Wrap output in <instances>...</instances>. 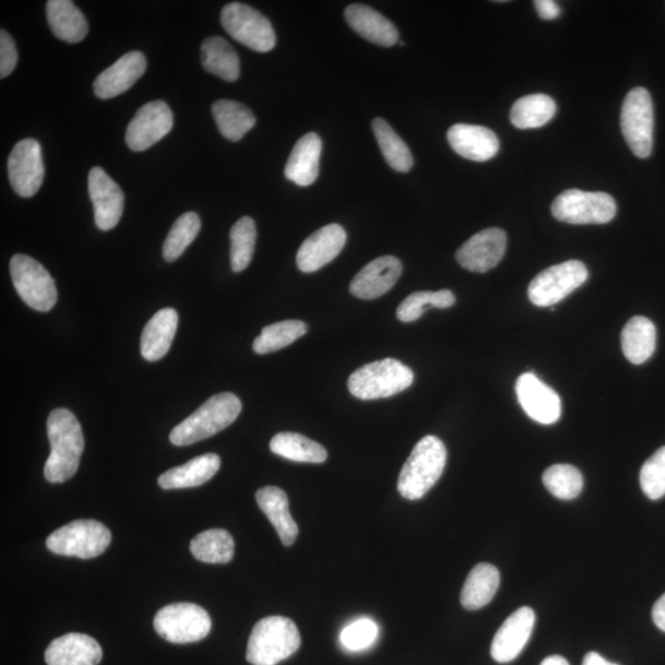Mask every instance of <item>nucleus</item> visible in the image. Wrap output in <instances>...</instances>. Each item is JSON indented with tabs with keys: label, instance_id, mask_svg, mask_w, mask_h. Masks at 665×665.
Masks as SVG:
<instances>
[{
	"label": "nucleus",
	"instance_id": "nucleus-44",
	"mask_svg": "<svg viewBox=\"0 0 665 665\" xmlns=\"http://www.w3.org/2000/svg\"><path fill=\"white\" fill-rule=\"evenodd\" d=\"M640 484L645 497L658 500L665 496V447L658 449L644 462Z\"/></svg>",
	"mask_w": 665,
	"mask_h": 665
},
{
	"label": "nucleus",
	"instance_id": "nucleus-34",
	"mask_svg": "<svg viewBox=\"0 0 665 665\" xmlns=\"http://www.w3.org/2000/svg\"><path fill=\"white\" fill-rule=\"evenodd\" d=\"M190 551L201 562L228 563L233 561L235 556V539L227 530H206V532L192 538Z\"/></svg>",
	"mask_w": 665,
	"mask_h": 665
},
{
	"label": "nucleus",
	"instance_id": "nucleus-20",
	"mask_svg": "<svg viewBox=\"0 0 665 665\" xmlns=\"http://www.w3.org/2000/svg\"><path fill=\"white\" fill-rule=\"evenodd\" d=\"M401 275L402 263L396 257L375 259L353 278L351 293L361 300H375L389 293Z\"/></svg>",
	"mask_w": 665,
	"mask_h": 665
},
{
	"label": "nucleus",
	"instance_id": "nucleus-11",
	"mask_svg": "<svg viewBox=\"0 0 665 665\" xmlns=\"http://www.w3.org/2000/svg\"><path fill=\"white\" fill-rule=\"evenodd\" d=\"M590 273L580 260L554 265L534 277L529 285V298L535 306L551 307L581 287Z\"/></svg>",
	"mask_w": 665,
	"mask_h": 665
},
{
	"label": "nucleus",
	"instance_id": "nucleus-15",
	"mask_svg": "<svg viewBox=\"0 0 665 665\" xmlns=\"http://www.w3.org/2000/svg\"><path fill=\"white\" fill-rule=\"evenodd\" d=\"M520 406L533 420L549 426L562 416L560 396L533 372L520 376L515 385Z\"/></svg>",
	"mask_w": 665,
	"mask_h": 665
},
{
	"label": "nucleus",
	"instance_id": "nucleus-30",
	"mask_svg": "<svg viewBox=\"0 0 665 665\" xmlns=\"http://www.w3.org/2000/svg\"><path fill=\"white\" fill-rule=\"evenodd\" d=\"M500 584L498 568L479 563L467 577L461 592V604L466 610H478L494 601Z\"/></svg>",
	"mask_w": 665,
	"mask_h": 665
},
{
	"label": "nucleus",
	"instance_id": "nucleus-29",
	"mask_svg": "<svg viewBox=\"0 0 665 665\" xmlns=\"http://www.w3.org/2000/svg\"><path fill=\"white\" fill-rule=\"evenodd\" d=\"M221 459L216 454H206L192 459L186 465L171 468L158 478L163 489L192 488L205 485L217 474Z\"/></svg>",
	"mask_w": 665,
	"mask_h": 665
},
{
	"label": "nucleus",
	"instance_id": "nucleus-42",
	"mask_svg": "<svg viewBox=\"0 0 665 665\" xmlns=\"http://www.w3.org/2000/svg\"><path fill=\"white\" fill-rule=\"evenodd\" d=\"M455 302L456 297L450 290L413 293L399 306L397 318L403 323H411L419 320L424 312L427 311V306L450 308Z\"/></svg>",
	"mask_w": 665,
	"mask_h": 665
},
{
	"label": "nucleus",
	"instance_id": "nucleus-43",
	"mask_svg": "<svg viewBox=\"0 0 665 665\" xmlns=\"http://www.w3.org/2000/svg\"><path fill=\"white\" fill-rule=\"evenodd\" d=\"M380 634L379 625L372 619L361 618L351 622L341 633V644L349 652H361L372 648Z\"/></svg>",
	"mask_w": 665,
	"mask_h": 665
},
{
	"label": "nucleus",
	"instance_id": "nucleus-18",
	"mask_svg": "<svg viewBox=\"0 0 665 665\" xmlns=\"http://www.w3.org/2000/svg\"><path fill=\"white\" fill-rule=\"evenodd\" d=\"M90 197L93 202L95 225L102 230L118 226L122 212L124 195L121 188L100 167L90 171Z\"/></svg>",
	"mask_w": 665,
	"mask_h": 665
},
{
	"label": "nucleus",
	"instance_id": "nucleus-31",
	"mask_svg": "<svg viewBox=\"0 0 665 665\" xmlns=\"http://www.w3.org/2000/svg\"><path fill=\"white\" fill-rule=\"evenodd\" d=\"M657 344V330L649 318H631L621 334L622 352L630 363L641 365L648 361Z\"/></svg>",
	"mask_w": 665,
	"mask_h": 665
},
{
	"label": "nucleus",
	"instance_id": "nucleus-16",
	"mask_svg": "<svg viewBox=\"0 0 665 665\" xmlns=\"http://www.w3.org/2000/svg\"><path fill=\"white\" fill-rule=\"evenodd\" d=\"M503 229L488 228L472 236L456 253L458 263L474 273H487L503 259L507 250Z\"/></svg>",
	"mask_w": 665,
	"mask_h": 665
},
{
	"label": "nucleus",
	"instance_id": "nucleus-45",
	"mask_svg": "<svg viewBox=\"0 0 665 665\" xmlns=\"http://www.w3.org/2000/svg\"><path fill=\"white\" fill-rule=\"evenodd\" d=\"M17 51L11 35L4 28L0 31V79H7L15 70Z\"/></svg>",
	"mask_w": 665,
	"mask_h": 665
},
{
	"label": "nucleus",
	"instance_id": "nucleus-17",
	"mask_svg": "<svg viewBox=\"0 0 665 665\" xmlns=\"http://www.w3.org/2000/svg\"><path fill=\"white\" fill-rule=\"evenodd\" d=\"M536 616L532 607H520L500 626L490 645L491 658L510 663L523 652L532 638Z\"/></svg>",
	"mask_w": 665,
	"mask_h": 665
},
{
	"label": "nucleus",
	"instance_id": "nucleus-19",
	"mask_svg": "<svg viewBox=\"0 0 665 665\" xmlns=\"http://www.w3.org/2000/svg\"><path fill=\"white\" fill-rule=\"evenodd\" d=\"M346 244L341 225L332 224L318 229L298 249L296 262L302 273H314L339 257Z\"/></svg>",
	"mask_w": 665,
	"mask_h": 665
},
{
	"label": "nucleus",
	"instance_id": "nucleus-37",
	"mask_svg": "<svg viewBox=\"0 0 665 665\" xmlns=\"http://www.w3.org/2000/svg\"><path fill=\"white\" fill-rule=\"evenodd\" d=\"M372 131L389 166L400 173L409 171L414 163L411 150L391 124L382 118H376L372 121Z\"/></svg>",
	"mask_w": 665,
	"mask_h": 665
},
{
	"label": "nucleus",
	"instance_id": "nucleus-21",
	"mask_svg": "<svg viewBox=\"0 0 665 665\" xmlns=\"http://www.w3.org/2000/svg\"><path fill=\"white\" fill-rule=\"evenodd\" d=\"M146 57L139 51L129 52L98 75L94 93L99 99H111L132 88L146 72Z\"/></svg>",
	"mask_w": 665,
	"mask_h": 665
},
{
	"label": "nucleus",
	"instance_id": "nucleus-12",
	"mask_svg": "<svg viewBox=\"0 0 665 665\" xmlns=\"http://www.w3.org/2000/svg\"><path fill=\"white\" fill-rule=\"evenodd\" d=\"M653 104L644 88H634L622 104L621 130L636 157L648 158L653 147Z\"/></svg>",
	"mask_w": 665,
	"mask_h": 665
},
{
	"label": "nucleus",
	"instance_id": "nucleus-47",
	"mask_svg": "<svg viewBox=\"0 0 665 665\" xmlns=\"http://www.w3.org/2000/svg\"><path fill=\"white\" fill-rule=\"evenodd\" d=\"M652 619L654 625L657 626L661 631L665 632V594L654 604Z\"/></svg>",
	"mask_w": 665,
	"mask_h": 665
},
{
	"label": "nucleus",
	"instance_id": "nucleus-3",
	"mask_svg": "<svg viewBox=\"0 0 665 665\" xmlns=\"http://www.w3.org/2000/svg\"><path fill=\"white\" fill-rule=\"evenodd\" d=\"M448 451L443 442L432 436L419 440L404 464L399 491L403 498L418 500L436 486L446 468Z\"/></svg>",
	"mask_w": 665,
	"mask_h": 665
},
{
	"label": "nucleus",
	"instance_id": "nucleus-48",
	"mask_svg": "<svg viewBox=\"0 0 665 665\" xmlns=\"http://www.w3.org/2000/svg\"><path fill=\"white\" fill-rule=\"evenodd\" d=\"M583 665H619L611 662H607L602 657L599 653L590 652L585 655Z\"/></svg>",
	"mask_w": 665,
	"mask_h": 665
},
{
	"label": "nucleus",
	"instance_id": "nucleus-6",
	"mask_svg": "<svg viewBox=\"0 0 665 665\" xmlns=\"http://www.w3.org/2000/svg\"><path fill=\"white\" fill-rule=\"evenodd\" d=\"M110 543V530L104 524L96 520H75L48 536L46 546L55 555L90 560L104 554Z\"/></svg>",
	"mask_w": 665,
	"mask_h": 665
},
{
	"label": "nucleus",
	"instance_id": "nucleus-49",
	"mask_svg": "<svg viewBox=\"0 0 665 665\" xmlns=\"http://www.w3.org/2000/svg\"><path fill=\"white\" fill-rule=\"evenodd\" d=\"M539 665H570L566 658L561 657V655H551V657H547Z\"/></svg>",
	"mask_w": 665,
	"mask_h": 665
},
{
	"label": "nucleus",
	"instance_id": "nucleus-33",
	"mask_svg": "<svg viewBox=\"0 0 665 665\" xmlns=\"http://www.w3.org/2000/svg\"><path fill=\"white\" fill-rule=\"evenodd\" d=\"M212 115L222 136L229 141L242 140L256 127L252 110L234 100H218L212 105Z\"/></svg>",
	"mask_w": 665,
	"mask_h": 665
},
{
	"label": "nucleus",
	"instance_id": "nucleus-39",
	"mask_svg": "<svg viewBox=\"0 0 665 665\" xmlns=\"http://www.w3.org/2000/svg\"><path fill=\"white\" fill-rule=\"evenodd\" d=\"M256 240L257 227L253 218L242 217L230 228V266L235 273L244 272L252 262Z\"/></svg>",
	"mask_w": 665,
	"mask_h": 665
},
{
	"label": "nucleus",
	"instance_id": "nucleus-14",
	"mask_svg": "<svg viewBox=\"0 0 665 665\" xmlns=\"http://www.w3.org/2000/svg\"><path fill=\"white\" fill-rule=\"evenodd\" d=\"M173 112L169 106L161 100L143 105L127 130V143L130 150L143 152L167 136L173 129Z\"/></svg>",
	"mask_w": 665,
	"mask_h": 665
},
{
	"label": "nucleus",
	"instance_id": "nucleus-38",
	"mask_svg": "<svg viewBox=\"0 0 665 665\" xmlns=\"http://www.w3.org/2000/svg\"><path fill=\"white\" fill-rule=\"evenodd\" d=\"M307 333L301 321H283L263 328L262 334L253 343V351L265 355L286 348Z\"/></svg>",
	"mask_w": 665,
	"mask_h": 665
},
{
	"label": "nucleus",
	"instance_id": "nucleus-40",
	"mask_svg": "<svg viewBox=\"0 0 665 665\" xmlns=\"http://www.w3.org/2000/svg\"><path fill=\"white\" fill-rule=\"evenodd\" d=\"M201 229V219L195 212H187L173 225L163 246V257L168 263L176 260L186 252V249L194 242Z\"/></svg>",
	"mask_w": 665,
	"mask_h": 665
},
{
	"label": "nucleus",
	"instance_id": "nucleus-13",
	"mask_svg": "<svg viewBox=\"0 0 665 665\" xmlns=\"http://www.w3.org/2000/svg\"><path fill=\"white\" fill-rule=\"evenodd\" d=\"M8 176L17 195H36L45 178L40 143L33 139L17 142L8 159Z\"/></svg>",
	"mask_w": 665,
	"mask_h": 665
},
{
	"label": "nucleus",
	"instance_id": "nucleus-24",
	"mask_svg": "<svg viewBox=\"0 0 665 665\" xmlns=\"http://www.w3.org/2000/svg\"><path fill=\"white\" fill-rule=\"evenodd\" d=\"M345 21L353 31L375 45L391 47L400 40V34L389 19L364 4H352L345 9Z\"/></svg>",
	"mask_w": 665,
	"mask_h": 665
},
{
	"label": "nucleus",
	"instance_id": "nucleus-27",
	"mask_svg": "<svg viewBox=\"0 0 665 665\" xmlns=\"http://www.w3.org/2000/svg\"><path fill=\"white\" fill-rule=\"evenodd\" d=\"M257 503L276 530L283 545L293 546L298 535V526L290 513L285 491L277 487H264L256 495Z\"/></svg>",
	"mask_w": 665,
	"mask_h": 665
},
{
	"label": "nucleus",
	"instance_id": "nucleus-23",
	"mask_svg": "<svg viewBox=\"0 0 665 665\" xmlns=\"http://www.w3.org/2000/svg\"><path fill=\"white\" fill-rule=\"evenodd\" d=\"M102 658L100 644L83 633H67L54 640L45 652L47 665H98Z\"/></svg>",
	"mask_w": 665,
	"mask_h": 665
},
{
	"label": "nucleus",
	"instance_id": "nucleus-4",
	"mask_svg": "<svg viewBox=\"0 0 665 665\" xmlns=\"http://www.w3.org/2000/svg\"><path fill=\"white\" fill-rule=\"evenodd\" d=\"M300 645L301 636L293 620L269 616L250 633L247 661L253 665H276L292 657Z\"/></svg>",
	"mask_w": 665,
	"mask_h": 665
},
{
	"label": "nucleus",
	"instance_id": "nucleus-1",
	"mask_svg": "<svg viewBox=\"0 0 665 665\" xmlns=\"http://www.w3.org/2000/svg\"><path fill=\"white\" fill-rule=\"evenodd\" d=\"M47 436L51 454L44 468L45 478L50 484H63L80 468L85 447L81 424L71 411L57 408L48 416Z\"/></svg>",
	"mask_w": 665,
	"mask_h": 665
},
{
	"label": "nucleus",
	"instance_id": "nucleus-25",
	"mask_svg": "<svg viewBox=\"0 0 665 665\" xmlns=\"http://www.w3.org/2000/svg\"><path fill=\"white\" fill-rule=\"evenodd\" d=\"M322 140L317 133H306L297 141L285 167V177L300 187H310L320 175Z\"/></svg>",
	"mask_w": 665,
	"mask_h": 665
},
{
	"label": "nucleus",
	"instance_id": "nucleus-22",
	"mask_svg": "<svg viewBox=\"0 0 665 665\" xmlns=\"http://www.w3.org/2000/svg\"><path fill=\"white\" fill-rule=\"evenodd\" d=\"M448 141L459 156L472 162H487L499 152L497 134L477 124L456 123L448 132Z\"/></svg>",
	"mask_w": 665,
	"mask_h": 665
},
{
	"label": "nucleus",
	"instance_id": "nucleus-9",
	"mask_svg": "<svg viewBox=\"0 0 665 665\" xmlns=\"http://www.w3.org/2000/svg\"><path fill=\"white\" fill-rule=\"evenodd\" d=\"M13 285L22 300L33 310L48 312L57 304L54 277L32 257L16 254L11 260Z\"/></svg>",
	"mask_w": 665,
	"mask_h": 665
},
{
	"label": "nucleus",
	"instance_id": "nucleus-8",
	"mask_svg": "<svg viewBox=\"0 0 665 665\" xmlns=\"http://www.w3.org/2000/svg\"><path fill=\"white\" fill-rule=\"evenodd\" d=\"M162 639L178 644L199 642L211 631V618L204 607L191 603L164 606L153 621Z\"/></svg>",
	"mask_w": 665,
	"mask_h": 665
},
{
	"label": "nucleus",
	"instance_id": "nucleus-28",
	"mask_svg": "<svg viewBox=\"0 0 665 665\" xmlns=\"http://www.w3.org/2000/svg\"><path fill=\"white\" fill-rule=\"evenodd\" d=\"M46 13L48 25L60 40L79 44L88 35V22L70 0H50L47 2Z\"/></svg>",
	"mask_w": 665,
	"mask_h": 665
},
{
	"label": "nucleus",
	"instance_id": "nucleus-46",
	"mask_svg": "<svg viewBox=\"0 0 665 665\" xmlns=\"http://www.w3.org/2000/svg\"><path fill=\"white\" fill-rule=\"evenodd\" d=\"M534 4L538 16L544 21H555L561 14V8L554 0H536Z\"/></svg>",
	"mask_w": 665,
	"mask_h": 665
},
{
	"label": "nucleus",
	"instance_id": "nucleus-26",
	"mask_svg": "<svg viewBox=\"0 0 665 665\" xmlns=\"http://www.w3.org/2000/svg\"><path fill=\"white\" fill-rule=\"evenodd\" d=\"M179 317L173 308H163L144 326L141 336V354L147 361H158L170 349L177 333Z\"/></svg>",
	"mask_w": 665,
	"mask_h": 665
},
{
	"label": "nucleus",
	"instance_id": "nucleus-7",
	"mask_svg": "<svg viewBox=\"0 0 665 665\" xmlns=\"http://www.w3.org/2000/svg\"><path fill=\"white\" fill-rule=\"evenodd\" d=\"M551 210L554 217L566 224L604 225L615 217L618 206L606 192L571 189L556 198Z\"/></svg>",
	"mask_w": 665,
	"mask_h": 665
},
{
	"label": "nucleus",
	"instance_id": "nucleus-5",
	"mask_svg": "<svg viewBox=\"0 0 665 665\" xmlns=\"http://www.w3.org/2000/svg\"><path fill=\"white\" fill-rule=\"evenodd\" d=\"M414 373L396 359H384L363 366L352 373L348 388L363 401L389 399L412 385Z\"/></svg>",
	"mask_w": 665,
	"mask_h": 665
},
{
	"label": "nucleus",
	"instance_id": "nucleus-32",
	"mask_svg": "<svg viewBox=\"0 0 665 665\" xmlns=\"http://www.w3.org/2000/svg\"><path fill=\"white\" fill-rule=\"evenodd\" d=\"M201 62L205 71L226 82H236L240 74L237 52L225 38L209 37L201 45Z\"/></svg>",
	"mask_w": 665,
	"mask_h": 665
},
{
	"label": "nucleus",
	"instance_id": "nucleus-10",
	"mask_svg": "<svg viewBox=\"0 0 665 665\" xmlns=\"http://www.w3.org/2000/svg\"><path fill=\"white\" fill-rule=\"evenodd\" d=\"M225 31L238 43L257 52L272 51L276 36L272 23L254 8L244 3H229L221 13Z\"/></svg>",
	"mask_w": 665,
	"mask_h": 665
},
{
	"label": "nucleus",
	"instance_id": "nucleus-35",
	"mask_svg": "<svg viewBox=\"0 0 665 665\" xmlns=\"http://www.w3.org/2000/svg\"><path fill=\"white\" fill-rule=\"evenodd\" d=\"M270 450L275 455L295 462H307V464H322L328 458V452L321 443L297 432L276 434L270 441Z\"/></svg>",
	"mask_w": 665,
	"mask_h": 665
},
{
	"label": "nucleus",
	"instance_id": "nucleus-41",
	"mask_svg": "<svg viewBox=\"0 0 665 665\" xmlns=\"http://www.w3.org/2000/svg\"><path fill=\"white\" fill-rule=\"evenodd\" d=\"M544 485L558 499L572 500L581 495L583 476L572 465H554L544 472Z\"/></svg>",
	"mask_w": 665,
	"mask_h": 665
},
{
	"label": "nucleus",
	"instance_id": "nucleus-2",
	"mask_svg": "<svg viewBox=\"0 0 665 665\" xmlns=\"http://www.w3.org/2000/svg\"><path fill=\"white\" fill-rule=\"evenodd\" d=\"M240 411H242V402L236 394L218 393L173 429L169 439L177 447H188L214 437L215 434L229 427L238 418Z\"/></svg>",
	"mask_w": 665,
	"mask_h": 665
},
{
	"label": "nucleus",
	"instance_id": "nucleus-36",
	"mask_svg": "<svg viewBox=\"0 0 665 665\" xmlns=\"http://www.w3.org/2000/svg\"><path fill=\"white\" fill-rule=\"evenodd\" d=\"M557 106L551 96L546 94L526 95L513 105L510 121L515 128L527 130L538 129L551 121Z\"/></svg>",
	"mask_w": 665,
	"mask_h": 665
}]
</instances>
